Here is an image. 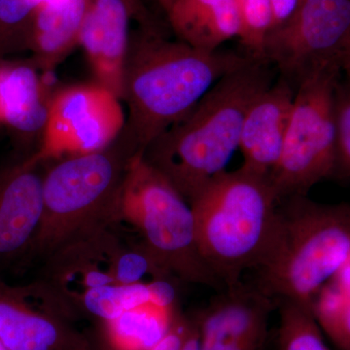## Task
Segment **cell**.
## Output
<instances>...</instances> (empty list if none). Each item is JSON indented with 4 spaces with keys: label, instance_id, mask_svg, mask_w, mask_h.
Returning a JSON list of instances; mask_svg holds the SVG:
<instances>
[{
    "label": "cell",
    "instance_id": "1",
    "mask_svg": "<svg viewBox=\"0 0 350 350\" xmlns=\"http://www.w3.org/2000/svg\"><path fill=\"white\" fill-rule=\"evenodd\" d=\"M232 51L197 49L140 27L131 38L124 73L125 131L144 150L224 76L253 61Z\"/></svg>",
    "mask_w": 350,
    "mask_h": 350
},
{
    "label": "cell",
    "instance_id": "2",
    "mask_svg": "<svg viewBox=\"0 0 350 350\" xmlns=\"http://www.w3.org/2000/svg\"><path fill=\"white\" fill-rule=\"evenodd\" d=\"M269 63L253 59L224 76L169 130L144 150L187 202L226 165L239 147L244 118L271 81Z\"/></svg>",
    "mask_w": 350,
    "mask_h": 350
},
{
    "label": "cell",
    "instance_id": "3",
    "mask_svg": "<svg viewBox=\"0 0 350 350\" xmlns=\"http://www.w3.org/2000/svg\"><path fill=\"white\" fill-rule=\"evenodd\" d=\"M200 255L224 288L259 269L273 247L280 200L268 177L244 170L213 177L189 202Z\"/></svg>",
    "mask_w": 350,
    "mask_h": 350
},
{
    "label": "cell",
    "instance_id": "4",
    "mask_svg": "<svg viewBox=\"0 0 350 350\" xmlns=\"http://www.w3.org/2000/svg\"><path fill=\"white\" fill-rule=\"evenodd\" d=\"M139 151L124 130L107 148L59 160L43 177V215L29 259H49L70 244L107 232L118 219L120 192Z\"/></svg>",
    "mask_w": 350,
    "mask_h": 350
},
{
    "label": "cell",
    "instance_id": "5",
    "mask_svg": "<svg viewBox=\"0 0 350 350\" xmlns=\"http://www.w3.org/2000/svg\"><path fill=\"white\" fill-rule=\"evenodd\" d=\"M350 257V204L294 196L280 204V223L256 287L276 301L312 310L322 288Z\"/></svg>",
    "mask_w": 350,
    "mask_h": 350
},
{
    "label": "cell",
    "instance_id": "6",
    "mask_svg": "<svg viewBox=\"0 0 350 350\" xmlns=\"http://www.w3.org/2000/svg\"><path fill=\"white\" fill-rule=\"evenodd\" d=\"M118 219L135 226L144 245L170 275L223 290L200 255L192 208L172 182L137 151L131 158L118 204Z\"/></svg>",
    "mask_w": 350,
    "mask_h": 350
},
{
    "label": "cell",
    "instance_id": "7",
    "mask_svg": "<svg viewBox=\"0 0 350 350\" xmlns=\"http://www.w3.org/2000/svg\"><path fill=\"white\" fill-rule=\"evenodd\" d=\"M338 66L319 69L298 83L280 161L269 181L278 200L306 196L332 178L337 148L336 94Z\"/></svg>",
    "mask_w": 350,
    "mask_h": 350
},
{
    "label": "cell",
    "instance_id": "8",
    "mask_svg": "<svg viewBox=\"0 0 350 350\" xmlns=\"http://www.w3.org/2000/svg\"><path fill=\"white\" fill-rule=\"evenodd\" d=\"M116 94L96 82L59 90L49 100L39 148L29 157L43 163L107 148L125 130Z\"/></svg>",
    "mask_w": 350,
    "mask_h": 350
},
{
    "label": "cell",
    "instance_id": "9",
    "mask_svg": "<svg viewBox=\"0 0 350 350\" xmlns=\"http://www.w3.org/2000/svg\"><path fill=\"white\" fill-rule=\"evenodd\" d=\"M350 47V0H304L283 29L269 36L265 61L297 87L319 69L338 66Z\"/></svg>",
    "mask_w": 350,
    "mask_h": 350
},
{
    "label": "cell",
    "instance_id": "10",
    "mask_svg": "<svg viewBox=\"0 0 350 350\" xmlns=\"http://www.w3.org/2000/svg\"><path fill=\"white\" fill-rule=\"evenodd\" d=\"M75 315L46 283L0 282V342L6 350H75L89 345L69 325Z\"/></svg>",
    "mask_w": 350,
    "mask_h": 350
},
{
    "label": "cell",
    "instance_id": "11",
    "mask_svg": "<svg viewBox=\"0 0 350 350\" xmlns=\"http://www.w3.org/2000/svg\"><path fill=\"white\" fill-rule=\"evenodd\" d=\"M131 19H137L142 29L159 31L140 0H90L79 38L94 82L121 100Z\"/></svg>",
    "mask_w": 350,
    "mask_h": 350
},
{
    "label": "cell",
    "instance_id": "12",
    "mask_svg": "<svg viewBox=\"0 0 350 350\" xmlns=\"http://www.w3.org/2000/svg\"><path fill=\"white\" fill-rule=\"evenodd\" d=\"M276 301L243 282L224 288L195 320L202 350H262Z\"/></svg>",
    "mask_w": 350,
    "mask_h": 350
},
{
    "label": "cell",
    "instance_id": "13",
    "mask_svg": "<svg viewBox=\"0 0 350 350\" xmlns=\"http://www.w3.org/2000/svg\"><path fill=\"white\" fill-rule=\"evenodd\" d=\"M42 163L0 170V271L29 261L43 215Z\"/></svg>",
    "mask_w": 350,
    "mask_h": 350
},
{
    "label": "cell",
    "instance_id": "14",
    "mask_svg": "<svg viewBox=\"0 0 350 350\" xmlns=\"http://www.w3.org/2000/svg\"><path fill=\"white\" fill-rule=\"evenodd\" d=\"M295 93L296 87L280 77L251 103L239 139L244 170L268 178L275 170L282 156Z\"/></svg>",
    "mask_w": 350,
    "mask_h": 350
},
{
    "label": "cell",
    "instance_id": "15",
    "mask_svg": "<svg viewBox=\"0 0 350 350\" xmlns=\"http://www.w3.org/2000/svg\"><path fill=\"white\" fill-rule=\"evenodd\" d=\"M90 0H43L32 22L27 51L38 70L53 71L79 46Z\"/></svg>",
    "mask_w": 350,
    "mask_h": 350
},
{
    "label": "cell",
    "instance_id": "16",
    "mask_svg": "<svg viewBox=\"0 0 350 350\" xmlns=\"http://www.w3.org/2000/svg\"><path fill=\"white\" fill-rule=\"evenodd\" d=\"M165 13L177 39L197 49L214 52L241 36L234 0H174Z\"/></svg>",
    "mask_w": 350,
    "mask_h": 350
},
{
    "label": "cell",
    "instance_id": "17",
    "mask_svg": "<svg viewBox=\"0 0 350 350\" xmlns=\"http://www.w3.org/2000/svg\"><path fill=\"white\" fill-rule=\"evenodd\" d=\"M31 63L0 64V122L25 133H42L49 100Z\"/></svg>",
    "mask_w": 350,
    "mask_h": 350
},
{
    "label": "cell",
    "instance_id": "18",
    "mask_svg": "<svg viewBox=\"0 0 350 350\" xmlns=\"http://www.w3.org/2000/svg\"><path fill=\"white\" fill-rule=\"evenodd\" d=\"M175 314L174 310L151 304L137 306L105 323V340L120 347L150 350L169 330Z\"/></svg>",
    "mask_w": 350,
    "mask_h": 350
},
{
    "label": "cell",
    "instance_id": "19",
    "mask_svg": "<svg viewBox=\"0 0 350 350\" xmlns=\"http://www.w3.org/2000/svg\"><path fill=\"white\" fill-rule=\"evenodd\" d=\"M319 325L342 350H350V257L313 303Z\"/></svg>",
    "mask_w": 350,
    "mask_h": 350
},
{
    "label": "cell",
    "instance_id": "20",
    "mask_svg": "<svg viewBox=\"0 0 350 350\" xmlns=\"http://www.w3.org/2000/svg\"><path fill=\"white\" fill-rule=\"evenodd\" d=\"M150 304L147 283L110 284L85 291L75 301L76 312H82L108 323L137 306Z\"/></svg>",
    "mask_w": 350,
    "mask_h": 350
},
{
    "label": "cell",
    "instance_id": "21",
    "mask_svg": "<svg viewBox=\"0 0 350 350\" xmlns=\"http://www.w3.org/2000/svg\"><path fill=\"white\" fill-rule=\"evenodd\" d=\"M280 350H329L312 310L289 301H278Z\"/></svg>",
    "mask_w": 350,
    "mask_h": 350
},
{
    "label": "cell",
    "instance_id": "22",
    "mask_svg": "<svg viewBox=\"0 0 350 350\" xmlns=\"http://www.w3.org/2000/svg\"><path fill=\"white\" fill-rule=\"evenodd\" d=\"M43 0H0V62L27 51L34 16Z\"/></svg>",
    "mask_w": 350,
    "mask_h": 350
},
{
    "label": "cell",
    "instance_id": "23",
    "mask_svg": "<svg viewBox=\"0 0 350 350\" xmlns=\"http://www.w3.org/2000/svg\"><path fill=\"white\" fill-rule=\"evenodd\" d=\"M241 19L239 41L248 56L265 61V49L271 29L273 13L269 0H234Z\"/></svg>",
    "mask_w": 350,
    "mask_h": 350
},
{
    "label": "cell",
    "instance_id": "24",
    "mask_svg": "<svg viewBox=\"0 0 350 350\" xmlns=\"http://www.w3.org/2000/svg\"><path fill=\"white\" fill-rule=\"evenodd\" d=\"M113 275L116 284L131 285L142 282L146 275L155 278H172L144 244L133 250H120L113 261Z\"/></svg>",
    "mask_w": 350,
    "mask_h": 350
},
{
    "label": "cell",
    "instance_id": "25",
    "mask_svg": "<svg viewBox=\"0 0 350 350\" xmlns=\"http://www.w3.org/2000/svg\"><path fill=\"white\" fill-rule=\"evenodd\" d=\"M337 148L332 178L350 184V78L342 75L336 94Z\"/></svg>",
    "mask_w": 350,
    "mask_h": 350
},
{
    "label": "cell",
    "instance_id": "26",
    "mask_svg": "<svg viewBox=\"0 0 350 350\" xmlns=\"http://www.w3.org/2000/svg\"><path fill=\"white\" fill-rule=\"evenodd\" d=\"M190 325L191 320L176 313L169 330L150 350H181Z\"/></svg>",
    "mask_w": 350,
    "mask_h": 350
},
{
    "label": "cell",
    "instance_id": "27",
    "mask_svg": "<svg viewBox=\"0 0 350 350\" xmlns=\"http://www.w3.org/2000/svg\"><path fill=\"white\" fill-rule=\"evenodd\" d=\"M147 286L151 305L174 310L177 291L170 278H155L153 282L147 283Z\"/></svg>",
    "mask_w": 350,
    "mask_h": 350
},
{
    "label": "cell",
    "instance_id": "28",
    "mask_svg": "<svg viewBox=\"0 0 350 350\" xmlns=\"http://www.w3.org/2000/svg\"><path fill=\"white\" fill-rule=\"evenodd\" d=\"M273 13L271 33L286 27L300 10L304 0H269ZM269 34V36H271Z\"/></svg>",
    "mask_w": 350,
    "mask_h": 350
},
{
    "label": "cell",
    "instance_id": "29",
    "mask_svg": "<svg viewBox=\"0 0 350 350\" xmlns=\"http://www.w3.org/2000/svg\"><path fill=\"white\" fill-rule=\"evenodd\" d=\"M181 350H202V336L195 319L191 320L190 328Z\"/></svg>",
    "mask_w": 350,
    "mask_h": 350
},
{
    "label": "cell",
    "instance_id": "30",
    "mask_svg": "<svg viewBox=\"0 0 350 350\" xmlns=\"http://www.w3.org/2000/svg\"><path fill=\"white\" fill-rule=\"evenodd\" d=\"M342 75L350 78V47L347 50L342 64Z\"/></svg>",
    "mask_w": 350,
    "mask_h": 350
},
{
    "label": "cell",
    "instance_id": "31",
    "mask_svg": "<svg viewBox=\"0 0 350 350\" xmlns=\"http://www.w3.org/2000/svg\"><path fill=\"white\" fill-rule=\"evenodd\" d=\"M103 349H105V350H135V349H130V347H120V345L110 344V342H108V340H105V347H103Z\"/></svg>",
    "mask_w": 350,
    "mask_h": 350
},
{
    "label": "cell",
    "instance_id": "32",
    "mask_svg": "<svg viewBox=\"0 0 350 350\" xmlns=\"http://www.w3.org/2000/svg\"><path fill=\"white\" fill-rule=\"evenodd\" d=\"M157 2H158L159 4H160L161 7L163 9V10L167 12V9L170 8V4L172 3V1L174 0H156Z\"/></svg>",
    "mask_w": 350,
    "mask_h": 350
},
{
    "label": "cell",
    "instance_id": "33",
    "mask_svg": "<svg viewBox=\"0 0 350 350\" xmlns=\"http://www.w3.org/2000/svg\"><path fill=\"white\" fill-rule=\"evenodd\" d=\"M75 350H96L93 349V345H92L91 342L89 345H85V347H80V349H75ZM98 350V349H96Z\"/></svg>",
    "mask_w": 350,
    "mask_h": 350
},
{
    "label": "cell",
    "instance_id": "34",
    "mask_svg": "<svg viewBox=\"0 0 350 350\" xmlns=\"http://www.w3.org/2000/svg\"><path fill=\"white\" fill-rule=\"evenodd\" d=\"M0 350H6L5 347H3V345L0 342Z\"/></svg>",
    "mask_w": 350,
    "mask_h": 350
},
{
    "label": "cell",
    "instance_id": "35",
    "mask_svg": "<svg viewBox=\"0 0 350 350\" xmlns=\"http://www.w3.org/2000/svg\"><path fill=\"white\" fill-rule=\"evenodd\" d=\"M98 350H103V347H100V349H98Z\"/></svg>",
    "mask_w": 350,
    "mask_h": 350
}]
</instances>
